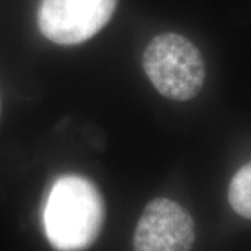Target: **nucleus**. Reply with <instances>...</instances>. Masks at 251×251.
Returning <instances> with one entry per match:
<instances>
[{
  "label": "nucleus",
  "instance_id": "nucleus-1",
  "mask_svg": "<svg viewBox=\"0 0 251 251\" xmlns=\"http://www.w3.org/2000/svg\"><path fill=\"white\" fill-rule=\"evenodd\" d=\"M103 216V200L97 186L80 175H64L46 198V237L59 251L85 250L97 240Z\"/></svg>",
  "mask_w": 251,
  "mask_h": 251
},
{
  "label": "nucleus",
  "instance_id": "nucleus-3",
  "mask_svg": "<svg viewBox=\"0 0 251 251\" xmlns=\"http://www.w3.org/2000/svg\"><path fill=\"white\" fill-rule=\"evenodd\" d=\"M116 6L117 0H41L38 27L57 45H77L97 35Z\"/></svg>",
  "mask_w": 251,
  "mask_h": 251
},
{
  "label": "nucleus",
  "instance_id": "nucleus-2",
  "mask_svg": "<svg viewBox=\"0 0 251 251\" xmlns=\"http://www.w3.org/2000/svg\"><path fill=\"white\" fill-rule=\"evenodd\" d=\"M143 67L155 90L172 100L196 98L204 87L205 62L186 36L163 32L145 48Z\"/></svg>",
  "mask_w": 251,
  "mask_h": 251
},
{
  "label": "nucleus",
  "instance_id": "nucleus-5",
  "mask_svg": "<svg viewBox=\"0 0 251 251\" xmlns=\"http://www.w3.org/2000/svg\"><path fill=\"white\" fill-rule=\"evenodd\" d=\"M227 200L236 214L251 219V161L233 175L227 188Z\"/></svg>",
  "mask_w": 251,
  "mask_h": 251
},
{
  "label": "nucleus",
  "instance_id": "nucleus-6",
  "mask_svg": "<svg viewBox=\"0 0 251 251\" xmlns=\"http://www.w3.org/2000/svg\"><path fill=\"white\" fill-rule=\"evenodd\" d=\"M0 112H1V99H0Z\"/></svg>",
  "mask_w": 251,
  "mask_h": 251
},
{
  "label": "nucleus",
  "instance_id": "nucleus-4",
  "mask_svg": "<svg viewBox=\"0 0 251 251\" xmlns=\"http://www.w3.org/2000/svg\"><path fill=\"white\" fill-rule=\"evenodd\" d=\"M194 239V221L187 211L169 198H155L137 224L134 250L190 251Z\"/></svg>",
  "mask_w": 251,
  "mask_h": 251
}]
</instances>
